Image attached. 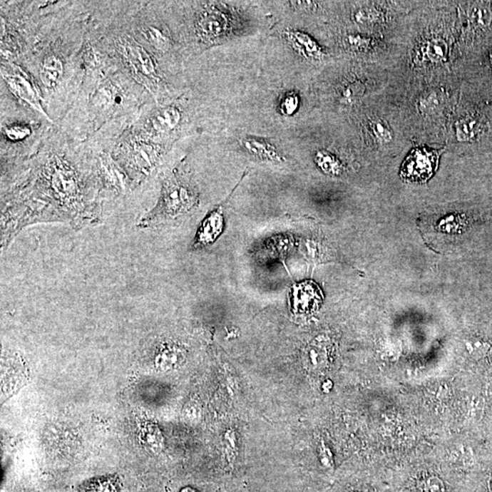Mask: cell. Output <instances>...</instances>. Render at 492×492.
<instances>
[{
  "label": "cell",
  "mask_w": 492,
  "mask_h": 492,
  "mask_svg": "<svg viewBox=\"0 0 492 492\" xmlns=\"http://www.w3.org/2000/svg\"><path fill=\"white\" fill-rule=\"evenodd\" d=\"M195 196L186 187L170 182L164 189L158 210L154 211L147 219L143 220L140 225H158V222L163 220L177 217L190 211L195 205Z\"/></svg>",
  "instance_id": "6da1fadb"
},
{
  "label": "cell",
  "mask_w": 492,
  "mask_h": 492,
  "mask_svg": "<svg viewBox=\"0 0 492 492\" xmlns=\"http://www.w3.org/2000/svg\"><path fill=\"white\" fill-rule=\"evenodd\" d=\"M439 153L428 148H418L406 157L400 170L402 179L411 183H425L438 168Z\"/></svg>",
  "instance_id": "7a4b0ae2"
},
{
  "label": "cell",
  "mask_w": 492,
  "mask_h": 492,
  "mask_svg": "<svg viewBox=\"0 0 492 492\" xmlns=\"http://www.w3.org/2000/svg\"><path fill=\"white\" fill-rule=\"evenodd\" d=\"M324 295L313 281L295 285L291 292V306L297 314H310L320 307Z\"/></svg>",
  "instance_id": "3957f363"
},
{
  "label": "cell",
  "mask_w": 492,
  "mask_h": 492,
  "mask_svg": "<svg viewBox=\"0 0 492 492\" xmlns=\"http://www.w3.org/2000/svg\"><path fill=\"white\" fill-rule=\"evenodd\" d=\"M120 48L124 58L134 70L147 77L155 75V65L152 57L133 39L130 37L121 39Z\"/></svg>",
  "instance_id": "277c9868"
},
{
  "label": "cell",
  "mask_w": 492,
  "mask_h": 492,
  "mask_svg": "<svg viewBox=\"0 0 492 492\" xmlns=\"http://www.w3.org/2000/svg\"><path fill=\"white\" fill-rule=\"evenodd\" d=\"M51 186L60 198L72 200L76 198L78 185L76 175L64 164H56L51 173Z\"/></svg>",
  "instance_id": "5b68a950"
},
{
  "label": "cell",
  "mask_w": 492,
  "mask_h": 492,
  "mask_svg": "<svg viewBox=\"0 0 492 492\" xmlns=\"http://www.w3.org/2000/svg\"><path fill=\"white\" fill-rule=\"evenodd\" d=\"M224 229V216L220 207L211 212L203 221L201 227L197 232L195 245L206 246L212 244L221 235Z\"/></svg>",
  "instance_id": "8992f818"
},
{
  "label": "cell",
  "mask_w": 492,
  "mask_h": 492,
  "mask_svg": "<svg viewBox=\"0 0 492 492\" xmlns=\"http://www.w3.org/2000/svg\"><path fill=\"white\" fill-rule=\"evenodd\" d=\"M5 78L6 82L9 83V86L11 87L13 93H14L16 96L22 98L35 109L41 111V113H44L41 109V103H39V96L37 91L35 90L34 86L31 84L27 77L21 73H11L5 74Z\"/></svg>",
  "instance_id": "52a82bcc"
},
{
  "label": "cell",
  "mask_w": 492,
  "mask_h": 492,
  "mask_svg": "<svg viewBox=\"0 0 492 492\" xmlns=\"http://www.w3.org/2000/svg\"><path fill=\"white\" fill-rule=\"evenodd\" d=\"M328 357L329 354L326 343L314 340L304 350V367L312 372L323 371L327 367Z\"/></svg>",
  "instance_id": "ba28073f"
},
{
  "label": "cell",
  "mask_w": 492,
  "mask_h": 492,
  "mask_svg": "<svg viewBox=\"0 0 492 492\" xmlns=\"http://www.w3.org/2000/svg\"><path fill=\"white\" fill-rule=\"evenodd\" d=\"M487 121L480 116H468L456 124L459 142H474L486 133Z\"/></svg>",
  "instance_id": "9c48e42d"
},
{
  "label": "cell",
  "mask_w": 492,
  "mask_h": 492,
  "mask_svg": "<svg viewBox=\"0 0 492 492\" xmlns=\"http://www.w3.org/2000/svg\"><path fill=\"white\" fill-rule=\"evenodd\" d=\"M130 158L138 170L149 173L157 162L155 148L149 143H137L131 150Z\"/></svg>",
  "instance_id": "30bf717a"
},
{
  "label": "cell",
  "mask_w": 492,
  "mask_h": 492,
  "mask_svg": "<svg viewBox=\"0 0 492 492\" xmlns=\"http://www.w3.org/2000/svg\"><path fill=\"white\" fill-rule=\"evenodd\" d=\"M288 41L298 52L306 57L318 58L321 55V48L309 36L299 31H288L285 33Z\"/></svg>",
  "instance_id": "8fae6325"
},
{
  "label": "cell",
  "mask_w": 492,
  "mask_h": 492,
  "mask_svg": "<svg viewBox=\"0 0 492 492\" xmlns=\"http://www.w3.org/2000/svg\"><path fill=\"white\" fill-rule=\"evenodd\" d=\"M78 492H121V482L117 476H104L83 482Z\"/></svg>",
  "instance_id": "7c38bea8"
},
{
  "label": "cell",
  "mask_w": 492,
  "mask_h": 492,
  "mask_svg": "<svg viewBox=\"0 0 492 492\" xmlns=\"http://www.w3.org/2000/svg\"><path fill=\"white\" fill-rule=\"evenodd\" d=\"M63 72V65L56 56H49L46 58L41 66V80L46 86L48 88L55 87L60 81Z\"/></svg>",
  "instance_id": "4fadbf2b"
},
{
  "label": "cell",
  "mask_w": 492,
  "mask_h": 492,
  "mask_svg": "<svg viewBox=\"0 0 492 492\" xmlns=\"http://www.w3.org/2000/svg\"><path fill=\"white\" fill-rule=\"evenodd\" d=\"M185 359V350L176 346H169L160 350L156 357V363L164 370L175 369Z\"/></svg>",
  "instance_id": "5bb4252c"
},
{
  "label": "cell",
  "mask_w": 492,
  "mask_h": 492,
  "mask_svg": "<svg viewBox=\"0 0 492 492\" xmlns=\"http://www.w3.org/2000/svg\"><path fill=\"white\" fill-rule=\"evenodd\" d=\"M225 21L216 14H205L200 19L198 31L201 37L206 39L217 38L225 29Z\"/></svg>",
  "instance_id": "9a60e30c"
},
{
  "label": "cell",
  "mask_w": 492,
  "mask_h": 492,
  "mask_svg": "<svg viewBox=\"0 0 492 492\" xmlns=\"http://www.w3.org/2000/svg\"><path fill=\"white\" fill-rule=\"evenodd\" d=\"M242 144L249 153L259 158L274 160V162H281L283 160L279 155L277 149L267 143L255 139H246L242 140Z\"/></svg>",
  "instance_id": "2e32d148"
},
{
  "label": "cell",
  "mask_w": 492,
  "mask_h": 492,
  "mask_svg": "<svg viewBox=\"0 0 492 492\" xmlns=\"http://www.w3.org/2000/svg\"><path fill=\"white\" fill-rule=\"evenodd\" d=\"M180 115L175 108H167L157 113L153 120L154 128L159 131L173 129L178 124Z\"/></svg>",
  "instance_id": "e0dca14e"
},
{
  "label": "cell",
  "mask_w": 492,
  "mask_h": 492,
  "mask_svg": "<svg viewBox=\"0 0 492 492\" xmlns=\"http://www.w3.org/2000/svg\"><path fill=\"white\" fill-rule=\"evenodd\" d=\"M452 464L463 471L471 470L476 464V458L470 446L461 445L452 452Z\"/></svg>",
  "instance_id": "ac0fdd59"
},
{
  "label": "cell",
  "mask_w": 492,
  "mask_h": 492,
  "mask_svg": "<svg viewBox=\"0 0 492 492\" xmlns=\"http://www.w3.org/2000/svg\"><path fill=\"white\" fill-rule=\"evenodd\" d=\"M423 53L426 60L433 63H439V62L444 61L447 58V45L441 39H431L423 47Z\"/></svg>",
  "instance_id": "d6986e66"
},
{
  "label": "cell",
  "mask_w": 492,
  "mask_h": 492,
  "mask_svg": "<svg viewBox=\"0 0 492 492\" xmlns=\"http://www.w3.org/2000/svg\"><path fill=\"white\" fill-rule=\"evenodd\" d=\"M414 492H448V488L439 476L428 474L416 481Z\"/></svg>",
  "instance_id": "ffe728a7"
},
{
  "label": "cell",
  "mask_w": 492,
  "mask_h": 492,
  "mask_svg": "<svg viewBox=\"0 0 492 492\" xmlns=\"http://www.w3.org/2000/svg\"><path fill=\"white\" fill-rule=\"evenodd\" d=\"M468 353L476 361H483L488 359L492 353V343L482 337H474L467 344Z\"/></svg>",
  "instance_id": "44dd1931"
},
{
  "label": "cell",
  "mask_w": 492,
  "mask_h": 492,
  "mask_svg": "<svg viewBox=\"0 0 492 492\" xmlns=\"http://www.w3.org/2000/svg\"><path fill=\"white\" fill-rule=\"evenodd\" d=\"M470 11L471 21L476 27L484 29L491 24L492 13L488 6L484 5V3H478L477 5L472 6Z\"/></svg>",
  "instance_id": "7402d4cb"
},
{
  "label": "cell",
  "mask_w": 492,
  "mask_h": 492,
  "mask_svg": "<svg viewBox=\"0 0 492 492\" xmlns=\"http://www.w3.org/2000/svg\"><path fill=\"white\" fill-rule=\"evenodd\" d=\"M143 441L144 444L153 451H159L163 448V439L158 426L149 424L143 429Z\"/></svg>",
  "instance_id": "603a6c76"
},
{
  "label": "cell",
  "mask_w": 492,
  "mask_h": 492,
  "mask_svg": "<svg viewBox=\"0 0 492 492\" xmlns=\"http://www.w3.org/2000/svg\"><path fill=\"white\" fill-rule=\"evenodd\" d=\"M103 170L104 178L108 183L114 188H123L124 177L113 160L105 159L103 162Z\"/></svg>",
  "instance_id": "cb8c5ba5"
},
{
  "label": "cell",
  "mask_w": 492,
  "mask_h": 492,
  "mask_svg": "<svg viewBox=\"0 0 492 492\" xmlns=\"http://www.w3.org/2000/svg\"><path fill=\"white\" fill-rule=\"evenodd\" d=\"M316 162L317 165L324 173H331V175H337L339 173L340 163L336 157L329 153L324 152V150L318 152L316 156Z\"/></svg>",
  "instance_id": "d4e9b609"
},
{
  "label": "cell",
  "mask_w": 492,
  "mask_h": 492,
  "mask_svg": "<svg viewBox=\"0 0 492 492\" xmlns=\"http://www.w3.org/2000/svg\"><path fill=\"white\" fill-rule=\"evenodd\" d=\"M371 130L374 136L379 142L382 143H388L391 142L393 133L389 129L388 124L382 120L373 121L371 123Z\"/></svg>",
  "instance_id": "484cf974"
},
{
  "label": "cell",
  "mask_w": 492,
  "mask_h": 492,
  "mask_svg": "<svg viewBox=\"0 0 492 492\" xmlns=\"http://www.w3.org/2000/svg\"><path fill=\"white\" fill-rule=\"evenodd\" d=\"M144 34H145V37L147 38L148 41H149L150 43L154 46V47H156L159 49H163V51L168 47V39H167L165 36H164L163 33L159 31V29L150 27L146 29L145 32H144Z\"/></svg>",
  "instance_id": "4316f807"
},
{
  "label": "cell",
  "mask_w": 492,
  "mask_h": 492,
  "mask_svg": "<svg viewBox=\"0 0 492 492\" xmlns=\"http://www.w3.org/2000/svg\"><path fill=\"white\" fill-rule=\"evenodd\" d=\"M298 105H299V98H298L297 95L289 93L282 101L280 109L285 115H292L297 111Z\"/></svg>",
  "instance_id": "83f0119b"
},
{
  "label": "cell",
  "mask_w": 492,
  "mask_h": 492,
  "mask_svg": "<svg viewBox=\"0 0 492 492\" xmlns=\"http://www.w3.org/2000/svg\"><path fill=\"white\" fill-rule=\"evenodd\" d=\"M6 137L11 140H21L25 139L31 134V130L27 126L12 125L6 130Z\"/></svg>",
  "instance_id": "f1b7e54d"
},
{
  "label": "cell",
  "mask_w": 492,
  "mask_h": 492,
  "mask_svg": "<svg viewBox=\"0 0 492 492\" xmlns=\"http://www.w3.org/2000/svg\"><path fill=\"white\" fill-rule=\"evenodd\" d=\"M439 106H441V97L438 93H432L421 100V107L424 113H431L432 111L437 110Z\"/></svg>",
  "instance_id": "f546056e"
},
{
  "label": "cell",
  "mask_w": 492,
  "mask_h": 492,
  "mask_svg": "<svg viewBox=\"0 0 492 492\" xmlns=\"http://www.w3.org/2000/svg\"><path fill=\"white\" fill-rule=\"evenodd\" d=\"M341 492H373L369 487L361 483L347 484Z\"/></svg>",
  "instance_id": "4dcf8cb0"
},
{
  "label": "cell",
  "mask_w": 492,
  "mask_h": 492,
  "mask_svg": "<svg viewBox=\"0 0 492 492\" xmlns=\"http://www.w3.org/2000/svg\"><path fill=\"white\" fill-rule=\"evenodd\" d=\"M349 44L352 46V47H355V48H364L367 47V41L365 39L353 37V36L349 37Z\"/></svg>",
  "instance_id": "1f68e13d"
},
{
  "label": "cell",
  "mask_w": 492,
  "mask_h": 492,
  "mask_svg": "<svg viewBox=\"0 0 492 492\" xmlns=\"http://www.w3.org/2000/svg\"><path fill=\"white\" fill-rule=\"evenodd\" d=\"M485 492H492V471L485 481Z\"/></svg>",
  "instance_id": "d6a6232c"
},
{
  "label": "cell",
  "mask_w": 492,
  "mask_h": 492,
  "mask_svg": "<svg viewBox=\"0 0 492 492\" xmlns=\"http://www.w3.org/2000/svg\"><path fill=\"white\" fill-rule=\"evenodd\" d=\"M179 492H201L198 490V488L193 487V486H185L183 487L180 488Z\"/></svg>",
  "instance_id": "836d02e7"
},
{
  "label": "cell",
  "mask_w": 492,
  "mask_h": 492,
  "mask_svg": "<svg viewBox=\"0 0 492 492\" xmlns=\"http://www.w3.org/2000/svg\"><path fill=\"white\" fill-rule=\"evenodd\" d=\"M488 412H490L491 419V422H492V402H491V404L490 406V410H488Z\"/></svg>",
  "instance_id": "e575fe53"
},
{
  "label": "cell",
  "mask_w": 492,
  "mask_h": 492,
  "mask_svg": "<svg viewBox=\"0 0 492 492\" xmlns=\"http://www.w3.org/2000/svg\"><path fill=\"white\" fill-rule=\"evenodd\" d=\"M490 58L491 65V67H492V51L491 52L490 58Z\"/></svg>",
  "instance_id": "d590c367"
}]
</instances>
